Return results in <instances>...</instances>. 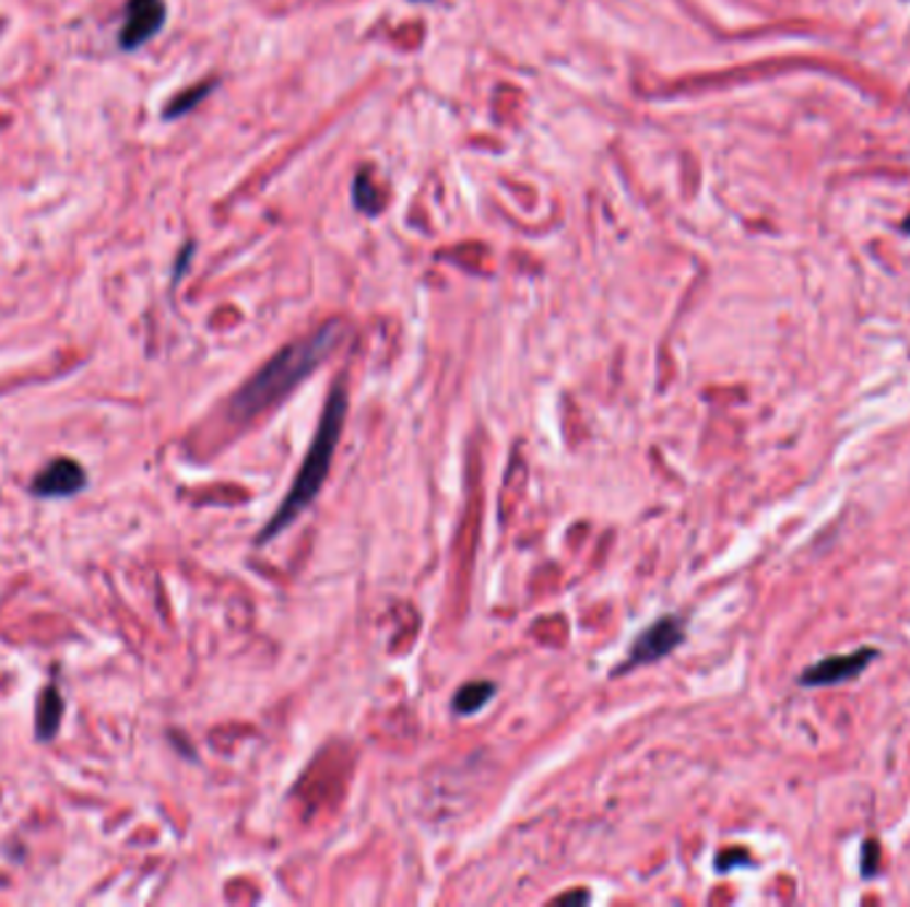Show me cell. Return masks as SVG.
I'll use <instances>...</instances> for the list:
<instances>
[{"instance_id":"11","label":"cell","mask_w":910,"mask_h":907,"mask_svg":"<svg viewBox=\"0 0 910 907\" xmlns=\"http://www.w3.org/2000/svg\"><path fill=\"white\" fill-rule=\"evenodd\" d=\"M902 232H906V235H910V216L906 219V224H902Z\"/></svg>"},{"instance_id":"6","label":"cell","mask_w":910,"mask_h":907,"mask_svg":"<svg viewBox=\"0 0 910 907\" xmlns=\"http://www.w3.org/2000/svg\"><path fill=\"white\" fill-rule=\"evenodd\" d=\"M85 487V471L72 458H54L46 469L35 476L33 493L43 498H70Z\"/></svg>"},{"instance_id":"4","label":"cell","mask_w":910,"mask_h":907,"mask_svg":"<svg viewBox=\"0 0 910 907\" xmlns=\"http://www.w3.org/2000/svg\"><path fill=\"white\" fill-rule=\"evenodd\" d=\"M166 0H126V16L120 24L118 46L123 51H137L150 43L166 24Z\"/></svg>"},{"instance_id":"12","label":"cell","mask_w":910,"mask_h":907,"mask_svg":"<svg viewBox=\"0 0 910 907\" xmlns=\"http://www.w3.org/2000/svg\"><path fill=\"white\" fill-rule=\"evenodd\" d=\"M415 3H424V0H415Z\"/></svg>"},{"instance_id":"7","label":"cell","mask_w":910,"mask_h":907,"mask_svg":"<svg viewBox=\"0 0 910 907\" xmlns=\"http://www.w3.org/2000/svg\"><path fill=\"white\" fill-rule=\"evenodd\" d=\"M62 710H64V703H62V697H59L57 686H48L38 703V727H35L38 740H51L54 734L59 732V725H62Z\"/></svg>"},{"instance_id":"8","label":"cell","mask_w":910,"mask_h":907,"mask_svg":"<svg viewBox=\"0 0 910 907\" xmlns=\"http://www.w3.org/2000/svg\"><path fill=\"white\" fill-rule=\"evenodd\" d=\"M493 695H496V684L493 682H472V684L461 686L453 700L456 714L458 716L476 714V710H482L487 703L493 700Z\"/></svg>"},{"instance_id":"2","label":"cell","mask_w":910,"mask_h":907,"mask_svg":"<svg viewBox=\"0 0 910 907\" xmlns=\"http://www.w3.org/2000/svg\"><path fill=\"white\" fill-rule=\"evenodd\" d=\"M344 419H346V391L344 384H335L331 397H328L326 410H322L320 426H317L315 439H311L307 458H304L302 469H298L296 480H293V487L288 495L283 498L270 525L261 530L259 543L272 541L274 535H280L283 530L296 522L307 508L315 504V498L320 495L322 484H326L328 474H331L335 447H339L341 432H344Z\"/></svg>"},{"instance_id":"5","label":"cell","mask_w":910,"mask_h":907,"mask_svg":"<svg viewBox=\"0 0 910 907\" xmlns=\"http://www.w3.org/2000/svg\"><path fill=\"white\" fill-rule=\"evenodd\" d=\"M682 641H684L682 617H676V615L661 617V621L652 623L650 628H645L637 636V639H634L631 652H628V660H626V665H623V668H637V665L655 663V660H661V658H665V655L674 652V649L679 647Z\"/></svg>"},{"instance_id":"9","label":"cell","mask_w":910,"mask_h":907,"mask_svg":"<svg viewBox=\"0 0 910 907\" xmlns=\"http://www.w3.org/2000/svg\"><path fill=\"white\" fill-rule=\"evenodd\" d=\"M213 85H216V83H213V81H205V83L192 85V89L181 91V94H176L174 99H170V102L166 104V113H163V118H166V120L185 118L187 113H192V109L198 107V104L203 102L208 94H211Z\"/></svg>"},{"instance_id":"3","label":"cell","mask_w":910,"mask_h":907,"mask_svg":"<svg viewBox=\"0 0 910 907\" xmlns=\"http://www.w3.org/2000/svg\"><path fill=\"white\" fill-rule=\"evenodd\" d=\"M878 658L876 647H860L847 655H830V658L817 660L815 665L804 668L799 684L802 686H839L858 679L860 673Z\"/></svg>"},{"instance_id":"1","label":"cell","mask_w":910,"mask_h":907,"mask_svg":"<svg viewBox=\"0 0 910 907\" xmlns=\"http://www.w3.org/2000/svg\"><path fill=\"white\" fill-rule=\"evenodd\" d=\"M346 333H350V328H346L344 320H328L315 333L280 349L270 363L259 367L237 389V394L232 397V415L235 419H253L261 410H270L283 402L298 384L307 381L311 373L331 357L339 343L346 339Z\"/></svg>"},{"instance_id":"10","label":"cell","mask_w":910,"mask_h":907,"mask_svg":"<svg viewBox=\"0 0 910 907\" xmlns=\"http://www.w3.org/2000/svg\"><path fill=\"white\" fill-rule=\"evenodd\" d=\"M354 205L365 213H378V208H381V195H378L370 176L359 174L357 179H354Z\"/></svg>"}]
</instances>
